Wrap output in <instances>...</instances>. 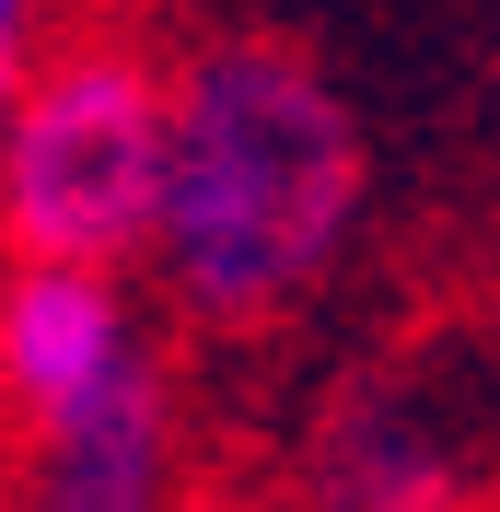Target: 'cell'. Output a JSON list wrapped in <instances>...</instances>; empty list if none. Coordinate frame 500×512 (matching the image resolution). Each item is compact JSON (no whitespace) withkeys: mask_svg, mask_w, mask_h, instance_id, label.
Returning a JSON list of instances; mask_svg holds the SVG:
<instances>
[{"mask_svg":"<svg viewBox=\"0 0 500 512\" xmlns=\"http://www.w3.org/2000/svg\"><path fill=\"white\" fill-rule=\"evenodd\" d=\"M373 198V140L291 35H198L175 59V175L152 280L210 338L303 315Z\"/></svg>","mask_w":500,"mask_h":512,"instance_id":"6da1fadb","label":"cell"},{"mask_svg":"<svg viewBox=\"0 0 500 512\" xmlns=\"http://www.w3.org/2000/svg\"><path fill=\"white\" fill-rule=\"evenodd\" d=\"M163 175H175V70L128 35H82L35 70L24 117L0 128V245L47 268H152Z\"/></svg>","mask_w":500,"mask_h":512,"instance_id":"7a4b0ae2","label":"cell"},{"mask_svg":"<svg viewBox=\"0 0 500 512\" xmlns=\"http://www.w3.org/2000/svg\"><path fill=\"white\" fill-rule=\"evenodd\" d=\"M489 443L431 361H373L303 419L291 512H477Z\"/></svg>","mask_w":500,"mask_h":512,"instance_id":"3957f363","label":"cell"},{"mask_svg":"<svg viewBox=\"0 0 500 512\" xmlns=\"http://www.w3.org/2000/svg\"><path fill=\"white\" fill-rule=\"evenodd\" d=\"M140 361H152V338H140V303L117 268H47V256L0 268V408L24 431L117 396Z\"/></svg>","mask_w":500,"mask_h":512,"instance_id":"277c9868","label":"cell"},{"mask_svg":"<svg viewBox=\"0 0 500 512\" xmlns=\"http://www.w3.org/2000/svg\"><path fill=\"white\" fill-rule=\"evenodd\" d=\"M24 512H175V396L163 361L94 396V408L24 431Z\"/></svg>","mask_w":500,"mask_h":512,"instance_id":"5b68a950","label":"cell"},{"mask_svg":"<svg viewBox=\"0 0 500 512\" xmlns=\"http://www.w3.org/2000/svg\"><path fill=\"white\" fill-rule=\"evenodd\" d=\"M35 0H0V128L24 117V94H35Z\"/></svg>","mask_w":500,"mask_h":512,"instance_id":"8992f818","label":"cell"}]
</instances>
